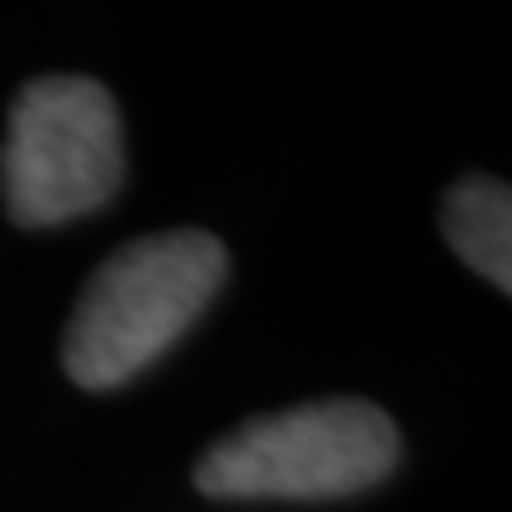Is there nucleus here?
<instances>
[{
    "label": "nucleus",
    "instance_id": "1",
    "mask_svg": "<svg viewBox=\"0 0 512 512\" xmlns=\"http://www.w3.org/2000/svg\"><path fill=\"white\" fill-rule=\"evenodd\" d=\"M228 252L214 233H157L119 247L76 299L62 366L81 389H114L147 370L219 294Z\"/></svg>",
    "mask_w": 512,
    "mask_h": 512
},
{
    "label": "nucleus",
    "instance_id": "4",
    "mask_svg": "<svg viewBox=\"0 0 512 512\" xmlns=\"http://www.w3.org/2000/svg\"><path fill=\"white\" fill-rule=\"evenodd\" d=\"M446 242L498 290H512V195L494 176H470L446 195L441 209Z\"/></svg>",
    "mask_w": 512,
    "mask_h": 512
},
{
    "label": "nucleus",
    "instance_id": "3",
    "mask_svg": "<svg viewBox=\"0 0 512 512\" xmlns=\"http://www.w3.org/2000/svg\"><path fill=\"white\" fill-rule=\"evenodd\" d=\"M124 181V133L114 95L91 76H38L10 105L0 190L10 219L53 228L91 214Z\"/></svg>",
    "mask_w": 512,
    "mask_h": 512
},
{
    "label": "nucleus",
    "instance_id": "2",
    "mask_svg": "<svg viewBox=\"0 0 512 512\" xmlns=\"http://www.w3.org/2000/svg\"><path fill=\"white\" fill-rule=\"evenodd\" d=\"M399 460V427L366 399H318L242 422L195 465L209 498H347Z\"/></svg>",
    "mask_w": 512,
    "mask_h": 512
}]
</instances>
